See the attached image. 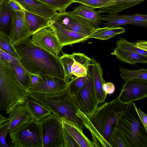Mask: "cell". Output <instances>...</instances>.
I'll return each mask as SVG.
<instances>
[{
  "instance_id": "obj_8",
  "label": "cell",
  "mask_w": 147,
  "mask_h": 147,
  "mask_svg": "<svg viewBox=\"0 0 147 147\" xmlns=\"http://www.w3.org/2000/svg\"><path fill=\"white\" fill-rule=\"evenodd\" d=\"M51 25L89 35L95 28L86 19L77 15L65 12L58 13L51 18Z\"/></svg>"
},
{
  "instance_id": "obj_34",
  "label": "cell",
  "mask_w": 147,
  "mask_h": 147,
  "mask_svg": "<svg viewBox=\"0 0 147 147\" xmlns=\"http://www.w3.org/2000/svg\"><path fill=\"white\" fill-rule=\"evenodd\" d=\"M0 48L9 54L18 59V56L13 46L11 45L9 37L0 31Z\"/></svg>"
},
{
  "instance_id": "obj_42",
  "label": "cell",
  "mask_w": 147,
  "mask_h": 147,
  "mask_svg": "<svg viewBox=\"0 0 147 147\" xmlns=\"http://www.w3.org/2000/svg\"><path fill=\"white\" fill-rule=\"evenodd\" d=\"M104 91L107 94H110L114 92L115 87L113 83L111 82H105L103 85Z\"/></svg>"
},
{
  "instance_id": "obj_41",
  "label": "cell",
  "mask_w": 147,
  "mask_h": 147,
  "mask_svg": "<svg viewBox=\"0 0 147 147\" xmlns=\"http://www.w3.org/2000/svg\"><path fill=\"white\" fill-rule=\"evenodd\" d=\"M9 7L14 11H23L24 9L15 0H7Z\"/></svg>"
},
{
  "instance_id": "obj_31",
  "label": "cell",
  "mask_w": 147,
  "mask_h": 147,
  "mask_svg": "<svg viewBox=\"0 0 147 147\" xmlns=\"http://www.w3.org/2000/svg\"><path fill=\"white\" fill-rule=\"evenodd\" d=\"M48 6L58 13H65L67 8L74 3L71 0H38Z\"/></svg>"
},
{
  "instance_id": "obj_24",
  "label": "cell",
  "mask_w": 147,
  "mask_h": 147,
  "mask_svg": "<svg viewBox=\"0 0 147 147\" xmlns=\"http://www.w3.org/2000/svg\"><path fill=\"white\" fill-rule=\"evenodd\" d=\"M111 55L115 56L117 59L122 61L131 65L138 63H147V56L125 51L117 47L115 48Z\"/></svg>"
},
{
  "instance_id": "obj_25",
  "label": "cell",
  "mask_w": 147,
  "mask_h": 147,
  "mask_svg": "<svg viewBox=\"0 0 147 147\" xmlns=\"http://www.w3.org/2000/svg\"><path fill=\"white\" fill-rule=\"evenodd\" d=\"M125 32V28L121 27L98 28L94 29L88 36V38H94L101 40H107L117 35Z\"/></svg>"
},
{
  "instance_id": "obj_40",
  "label": "cell",
  "mask_w": 147,
  "mask_h": 147,
  "mask_svg": "<svg viewBox=\"0 0 147 147\" xmlns=\"http://www.w3.org/2000/svg\"><path fill=\"white\" fill-rule=\"evenodd\" d=\"M28 74L30 80L28 90L34 88L40 84L42 82V79L41 76L38 75L28 72Z\"/></svg>"
},
{
  "instance_id": "obj_1",
  "label": "cell",
  "mask_w": 147,
  "mask_h": 147,
  "mask_svg": "<svg viewBox=\"0 0 147 147\" xmlns=\"http://www.w3.org/2000/svg\"><path fill=\"white\" fill-rule=\"evenodd\" d=\"M13 47L20 62L28 72L40 76L49 75L65 80L60 57L36 45L29 38Z\"/></svg>"
},
{
  "instance_id": "obj_43",
  "label": "cell",
  "mask_w": 147,
  "mask_h": 147,
  "mask_svg": "<svg viewBox=\"0 0 147 147\" xmlns=\"http://www.w3.org/2000/svg\"><path fill=\"white\" fill-rule=\"evenodd\" d=\"M136 109L138 115L146 129H147V116L138 108L137 106Z\"/></svg>"
},
{
  "instance_id": "obj_21",
  "label": "cell",
  "mask_w": 147,
  "mask_h": 147,
  "mask_svg": "<svg viewBox=\"0 0 147 147\" xmlns=\"http://www.w3.org/2000/svg\"><path fill=\"white\" fill-rule=\"evenodd\" d=\"M24 19L28 25L31 36L39 30L50 26L51 18L42 16L24 9Z\"/></svg>"
},
{
  "instance_id": "obj_16",
  "label": "cell",
  "mask_w": 147,
  "mask_h": 147,
  "mask_svg": "<svg viewBox=\"0 0 147 147\" xmlns=\"http://www.w3.org/2000/svg\"><path fill=\"white\" fill-rule=\"evenodd\" d=\"M24 10L32 13L49 18L58 13L38 0H15Z\"/></svg>"
},
{
  "instance_id": "obj_46",
  "label": "cell",
  "mask_w": 147,
  "mask_h": 147,
  "mask_svg": "<svg viewBox=\"0 0 147 147\" xmlns=\"http://www.w3.org/2000/svg\"><path fill=\"white\" fill-rule=\"evenodd\" d=\"M5 0H0V4L2 3V2Z\"/></svg>"
},
{
  "instance_id": "obj_26",
  "label": "cell",
  "mask_w": 147,
  "mask_h": 147,
  "mask_svg": "<svg viewBox=\"0 0 147 147\" xmlns=\"http://www.w3.org/2000/svg\"><path fill=\"white\" fill-rule=\"evenodd\" d=\"M115 3L113 5L100 8L98 11L100 13H117L125 9L141 3L145 0H115Z\"/></svg>"
},
{
  "instance_id": "obj_36",
  "label": "cell",
  "mask_w": 147,
  "mask_h": 147,
  "mask_svg": "<svg viewBox=\"0 0 147 147\" xmlns=\"http://www.w3.org/2000/svg\"><path fill=\"white\" fill-rule=\"evenodd\" d=\"M86 78L85 76L75 77L68 83V88L70 93L75 96L82 88Z\"/></svg>"
},
{
  "instance_id": "obj_9",
  "label": "cell",
  "mask_w": 147,
  "mask_h": 147,
  "mask_svg": "<svg viewBox=\"0 0 147 147\" xmlns=\"http://www.w3.org/2000/svg\"><path fill=\"white\" fill-rule=\"evenodd\" d=\"M74 100L79 109L89 118L94 114L98 104L96 99L91 72L88 69L84 84Z\"/></svg>"
},
{
  "instance_id": "obj_10",
  "label": "cell",
  "mask_w": 147,
  "mask_h": 147,
  "mask_svg": "<svg viewBox=\"0 0 147 147\" xmlns=\"http://www.w3.org/2000/svg\"><path fill=\"white\" fill-rule=\"evenodd\" d=\"M147 96V80L137 79L125 82L117 98L120 102L127 105Z\"/></svg>"
},
{
  "instance_id": "obj_35",
  "label": "cell",
  "mask_w": 147,
  "mask_h": 147,
  "mask_svg": "<svg viewBox=\"0 0 147 147\" xmlns=\"http://www.w3.org/2000/svg\"><path fill=\"white\" fill-rule=\"evenodd\" d=\"M123 18L132 22L134 25L146 27L147 26V15L138 13L132 15H121Z\"/></svg>"
},
{
  "instance_id": "obj_19",
  "label": "cell",
  "mask_w": 147,
  "mask_h": 147,
  "mask_svg": "<svg viewBox=\"0 0 147 147\" xmlns=\"http://www.w3.org/2000/svg\"><path fill=\"white\" fill-rule=\"evenodd\" d=\"M63 126L75 140L80 147H94L92 141L86 137L77 125L74 123L61 120Z\"/></svg>"
},
{
  "instance_id": "obj_13",
  "label": "cell",
  "mask_w": 147,
  "mask_h": 147,
  "mask_svg": "<svg viewBox=\"0 0 147 147\" xmlns=\"http://www.w3.org/2000/svg\"><path fill=\"white\" fill-rule=\"evenodd\" d=\"M31 36L29 26L25 21L23 11H14L12 26L9 38L13 46Z\"/></svg>"
},
{
  "instance_id": "obj_33",
  "label": "cell",
  "mask_w": 147,
  "mask_h": 147,
  "mask_svg": "<svg viewBox=\"0 0 147 147\" xmlns=\"http://www.w3.org/2000/svg\"><path fill=\"white\" fill-rule=\"evenodd\" d=\"M75 2L83 4L93 9L101 8L114 4L115 0H77Z\"/></svg>"
},
{
  "instance_id": "obj_37",
  "label": "cell",
  "mask_w": 147,
  "mask_h": 147,
  "mask_svg": "<svg viewBox=\"0 0 147 147\" xmlns=\"http://www.w3.org/2000/svg\"><path fill=\"white\" fill-rule=\"evenodd\" d=\"M109 144L111 147H126L124 141L115 127L112 133Z\"/></svg>"
},
{
  "instance_id": "obj_22",
  "label": "cell",
  "mask_w": 147,
  "mask_h": 147,
  "mask_svg": "<svg viewBox=\"0 0 147 147\" xmlns=\"http://www.w3.org/2000/svg\"><path fill=\"white\" fill-rule=\"evenodd\" d=\"M73 53L74 60L71 66L72 74L76 77L86 76L91 59L83 53Z\"/></svg>"
},
{
  "instance_id": "obj_3",
  "label": "cell",
  "mask_w": 147,
  "mask_h": 147,
  "mask_svg": "<svg viewBox=\"0 0 147 147\" xmlns=\"http://www.w3.org/2000/svg\"><path fill=\"white\" fill-rule=\"evenodd\" d=\"M29 97L8 63L0 55V112L9 114L17 106L25 105Z\"/></svg>"
},
{
  "instance_id": "obj_18",
  "label": "cell",
  "mask_w": 147,
  "mask_h": 147,
  "mask_svg": "<svg viewBox=\"0 0 147 147\" xmlns=\"http://www.w3.org/2000/svg\"><path fill=\"white\" fill-rule=\"evenodd\" d=\"M81 4L74 10L68 13L82 17L86 19L95 28H99L101 23V16L100 13L88 6Z\"/></svg>"
},
{
  "instance_id": "obj_39",
  "label": "cell",
  "mask_w": 147,
  "mask_h": 147,
  "mask_svg": "<svg viewBox=\"0 0 147 147\" xmlns=\"http://www.w3.org/2000/svg\"><path fill=\"white\" fill-rule=\"evenodd\" d=\"M62 136L64 147H80L75 140L63 126Z\"/></svg>"
},
{
  "instance_id": "obj_38",
  "label": "cell",
  "mask_w": 147,
  "mask_h": 147,
  "mask_svg": "<svg viewBox=\"0 0 147 147\" xmlns=\"http://www.w3.org/2000/svg\"><path fill=\"white\" fill-rule=\"evenodd\" d=\"M9 125L8 121L0 125V147H15L12 143L11 144H9L6 141V137L7 134V130Z\"/></svg>"
},
{
  "instance_id": "obj_27",
  "label": "cell",
  "mask_w": 147,
  "mask_h": 147,
  "mask_svg": "<svg viewBox=\"0 0 147 147\" xmlns=\"http://www.w3.org/2000/svg\"><path fill=\"white\" fill-rule=\"evenodd\" d=\"M9 65L13 71L20 84L28 92L30 82L28 72L20 62H12L9 64Z\"/></svg>"
},
{
  "instance_id": "obj_12",
  "label": "cell",
  "mask_w": 147,
  "mask_h": 147,
  "mask_svg": "<svg viewBox=\"0 0 147 147\" xmlns=\"http://www.w3.org/2000/svg\"><path fill=\"white\" fill-rule=\"evenodd\" d=\"M42 82L28 92H32L46 95H53L63 92L68 88V82L64 79L55 76L45 75L40 76Z\"/></svg>"
},
{
  "instance_id": "obj_20",
  "label": "cell",
  "mask_w": 147,
  "mask_h": 147,
  "mask_svg": "<svg viewBox=\"0 0 147 147\" xmlns=\"http://www.w3.org/2000/svg\"><path fill=\"white\" fill-rule=\"evenodd\" d=\"M14 14V11L9 7L7 0L1 3L0 31L8 37L13 24Z\"/></svg>"
},
{
  "instance_id": "obj_17",
  "label": "cell",
  "mask_w": 147,
  "mask_h": 147,
  "mask_svg": "<svg viewBox=\"0 0 147 147\" xmlns=\"http://www.w3.org/2000/svg\"><path fill=\"white\" fill-rule=\"evenodd\" d=\"M61 47L83 42L88 39L86 34L57 28L51 25Z\"/></svg>"
},
{
  "instance_id": "obj_30",
  "label": "cell",
  "mask_w": 147,
  "mask_h": 147,
  "mask_svg": "<svg viewBox=\"0 0 147 147\" xmlns=\"http://www.w3.org/2000/svg\"><path fill=\"white\" fill-rule=\"evenodd\" d=\"M60 59L63 68L65 80L68 83L69 79L71 80L75 78L72 74L71 71L72 65L74 60V54L63 53L60 57Z\"/></svg>"
},
{
  "instance_id": "obj_15",
  "label": "cell",
  "mask_w": 147,
  "mask_h": 147,
  "mask_svg": "<svg viewBox=\"0 0 147 147\" xmlns=\"http://www.w3.org/2000/svg\"><path fill=\"white\" fill-rule=\"evenodd\" d=\"M8 119L7 134L20 128L32 119L26 106L23 105L16 107L9 113Z\"/></svg>"
},
{
  "instance_id": "obj_2",
  "label": "cell",
  "mask_w": 147,
  "mask_h": 147,
  "mask_svg": "<svg viewBox=\"0 0 147 147\" xmlns=\"http://www.w3.org/2000/svg\"><path fill=\"white\" fill-rule=\"evenodd\" d=\"M28 93L29 97L45 107L61 119L74 123L82 130L87 127L90 119L77 105L68 88L53 95Z\"/></svg>"
},
{
  "instance_id": "obj_28",
  "label": "cell",
  "mask_w": 147,
  "mask_h": 147,
  "mask_svg": "<svg viewBox=\"0 0 147 147\" xmlns=\"http://www.w3.org/2000/svg\"><path fill=\"white\" fill-rule=\"evenodd\" d=\"M120 76L126 82L129 81L137 79L147 80V69H140L137 70H129L123 68H119Z\"/></svg>"
},
{
  "instance_id": "obj_29",
  "label": "cell",
  "mask_w": 147,
  "mask_h": 147,
  "mask_svg": "<svg viewBox=\"0 0 147 147\" xmlns=\"http://www.w3.org/2000/svg\"><path fill=\"white\" fill-rule=\"evenodd\" d=\"M101 16V20L106 22L103 24L109 27H115L127 24L134 25L133 23L128 21L116 13H110Z\"/></svg>"
},
{
  "instance_id": "obj_45",
  "label": "cell",
  "mask_w": 147,
  "mask_h": 147,
  "mask_svg": "<svg viewBox=\"0 0 147 147\" xmlns=\"http://www.w3.org/2000/svg\"><path fill=\"white\" fill-rule=\"evenodd\" d=\"M8 121V118L4 116L0 113V125Z\"/></svg>"
},
{
  "instance_id": "obj_44",
  "label": "cell",
  "mask_w": 147,
  "mask_h": 147,
  "mask_svg": "<svg viewBox=\"0 0 147 147\" xmlns=\"http://www.w3.org/2000/svg\"><path fill=\"white\" fill-rule=\"evenodd\" d=\"M135 45L140 49L147 51V42L145 40L137 41L134 43Z\"/></svg>"
},
{
  "instance_id": "obj_14",
  "label": "cell",
  "mask_w": 147,
  "mask_h": 147,
  "mask_svg": "<svg viewBox=\"0 0 147 147\" xmlns=\"http://www.w3.org/2000/svg\"><path fill=\"white\" fill-rule=\"evenodd\" d=\"M88 68L91 74L96 100L98 103H101L105 102L107 94L103 89L105 82L102 76V70L100 63L93 57L91 59Z\"/></svg>"
},
{
  "instance_id": "obj_7",
  "label": "cell",
  "mask_w": 147,
  "mask_h": 147,
  "mask_svg": "<svg viewBox=\"0 0 147 147\" xmlns=\"http://www.w3.org/2000/svg\"><path fill=\"white\" fill-rule=\"evenodd\" d=\"M43 147H64L61 119L52 113L40 121Z\"/></svg>"
},
{
  "instance_id": "obj_6",
  "label": "cell",
  "mask_w": 147,
  "mask_h": 147,
  "mask_svg": "<svg viewBox=\"0 0 147 147\" xmlns=\"http://www.w3.org/2000/svg\"><path fill=\"white\" fill-rule=\"evenodd\" d=\"M9 135L15 147H43L40 121L32 119Z\"/></svg>"
},
{
  "instance_id": "obj_4",
  "label": "cell",
  "mask_w": 147,
  "mask_h": 147,
  "mask_svg": "<svg viewBox=\"0 0 147 147\" xmlns=\"http://www.w3.org/2000/svg\"><path fill=\"white\" fill-rule=\"evenodd\" d=\"M134 102L126 105L115 127L126 147H147V129L141 121Z\"/></svg>"
},
{
  "instance_id": "obj_23",
  "label": "cell",
  "mask_w": 147,
  "mask_h": 147,
  "mask_svg": "<svg viewBox=\"0 0 147 147\" xmlns=\"http://www.w3.org/2000/svg\"><path fill=\"white\" fill-rule=\"evenodd\" d=\"M25 105L32 119L37 121H40L52 113L45 107L29 97L26 101Z\"/></svg>"
},
{
  "instance_id": "obj_32",
  "label": "cell",
  "mask_w": 147,
  "mask_h": 147,
  "mask_svg": "<svg viewBox=\"0 0 147 147\" xmlns=\"http://www.w3.org/2000/svg\"><path fill=\"white\" fill-rule=\"evenodd\" d=\"M116 44L117 47L120 49L147 56V51L138 49L135 45L134 43L129 42L123 37H121Z\"/></svg>"
},
{
  "instance_id": "obj_47",
  "label": "cell",
  "mask_w": 147,
  "mask_h": 147,
  "mask_svg": "<svg viewBox=\"0 0 147 147\" xmlns=\"http://www.w3.org/2000/svg\"><path fill=\"white\" fill-rule=\"evenodd\" d=\"M71 0L73 1H74V3H75V1L77 0Z\"/></svg>"
},
{
  "instance_id": "obj_5",
  "label": "cell",
  "mask_w": 147,
  "mask_h": 147,
  "mask_svg": "<svg viewBox=\"0 0 147 147\" xmlns=\"http://www.w3.org/2000/svg\"><path fill=\"white\" fill-rule=\"evenodd\" d=\"M126 105L120 102L117 98L98 107L93 115L89 118L97 131L109 144L117 120Z\"/></svg>"
},
{
  "instance_id": "obj_11",
  "label": "cell",
  "mask_w": 147,
  "mask_h": 147,
  "mask_svg": "<svg viewBox=\"0 0 147 147\" xmlns=\"http://www.w3.org/2000/svg\"><path fill=\"white\" fill-rule=\"evenodd\" d=\"M32 35L31 39L34 44L58 56L62 47L51 26L42 28Z\"/></svg>"
},
{
  "instance_id": "obj_48",
  "label": "cell",
  "mask_w": 147,
  "mask_h": 147,
  "mask_svg": "<svg viewBox=\"0 0 147 147\" xmlns=\"http://www.w3.org/2000/svg\"><path fill=\"white\" fill-rule=\"evenodd\" d=\"M1 4H1H0H0Z\"/></svg>"
}]
</instances>
